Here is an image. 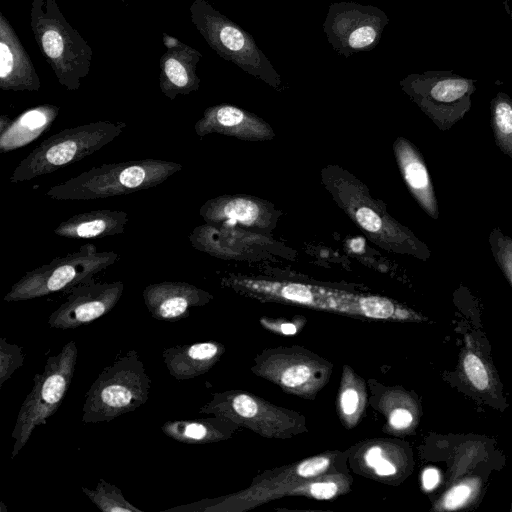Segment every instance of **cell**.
I'll use <instances>...</instances> for the list:
<instances>
[{"label":"cell","mask_w":512,"mask_h":512,"mask_svg":"<svg viewBox=\"0 0 512 512\" xmlns=\"http://www.w3.org/2000/svg\"><path fill=\"white\" fill-rule=\"evenodd\" d=\"M180 163L142 159L106 163L52 186L46 196L55 200H94L154 188L181 171Z\"/></svg>","instance_id":"obj_1"},{"label":"cell","mask_w":512,"mask_h":512,"mask_svg":"<svg viewBox=\"0 0 512 512\" xmlns=\"http://www.w3.org/2000/svg\"><path fill=\"white\" fill-rule=\"evenodd\" d=\"M30 26L35 41L58 82L76 91L90 72L93 52L87 41L66 20L57 0H33Z\"/></svg>","instance_id":"obj_2"},{"label":"cell","mask_w":512,"mask_h":512,"mask_svg":"<svg viewBox=\"0 0 512 512\" xmlns=\"http://www.w3.org/2000/svg\"><path fill=\"white\" fill-rule=\"evenodd\" d=\"M151 379L136 350L106 366L85 394L82 423L110 422L144 405Z\"/></svg>","instance_id":"obj_3"},{"label":"cell","mask_w":512,"mask_h":512,"mask_svg":"<svg viewBox=\"0 0 512 512\" xmlns=\"http://www.w3.org/2000/svg\"><path fill=\"white\" fill-rule=\"evenodd\" d=\"M126 126L121 121H97L61 130L21 160L9 182H26L80 161L114 141Z\"/></svg>","instance_id":"obj_4"},{"label":"cell","mask_w":512,"mask_h":512,"mask_svg":"<svg viewBox=\"0 0 512 512\" xmlns=\"http://www.w3.org/2000/svg\"><path fill=\"white\" fill-rule=\"evenodd\" d=\"M189 10L197 31L218 56L274 88L281 85V77L270 60L241 26L206 0H193Z\"/></svg>","instance_id":"obj_5"},{"label":"cell","mask_w":512,"mask_h":512,"mask_svg":"<svg viewBox=\"0 0 512 512\" xmlns=\"http://www.w3.org/2000/svg\"><path fill=\"white\" fill-rule=\"evenodd\" d=\"M78 350L74 340L46 359L42 373L35 374L33 386L18 412L11 437L15 458L29 441L37 426L46 424L62 404L71 385L77 363Z\"/></svg>","instance_id":"obj_6"},{"label":"cell","mask_w":512,"mask_h":512,"mask_svg":"<svg viewBox=\"0 0 512 512\" xmlns=\"http://www.w3.org/2000/svg\"><path fill=\"white\" fill-rule=\"evenodd\" d=\"M118 259L119 255L114 251H98L95 245L84 244L77 251L27 271L12 285L4 301L32 300L56 292H66L93 279Z\"/></svg>","instance_id":"obj_7"},{"label":"cell","mask_w":512,"mask_h":512,"mask_svg":"<svg viewBox=\"0 0 512 512\" xmlns=\"http://www.w3.org/2000/svg\"><path fill=\"white\" fill-rule=\"evenodd\" d=\"M476 80L453 71L412 73L400 85L442 131L464 118L472 107Z\"/></svg>","instance_id":"obj_8"},{"label":"cell","mask_w":512,"mask_h":512,"mask_svg":"<svg viewBox=\"0 0 512 512\" xmlns=\"http://www.w3.org/2000/svg\"><path fill=\"white\" fill-rule=\"evenodd\" d=\"M388 22L378 7L341 1L330 4L323 29L332 48L347 58L374 49Z\"/></svg>","instance_id":"obj_9"},{"label":"cell","mask_w":512,"mask_h":512,"mask_svg":"<svg viewBox=\"0 0 512 512\" xmlns=\"http://www.w3.org/2000/svg\"><path fill=\"white\" fill-rule=\"evenodd\" d=\"M124 291L122 281L97 282L93 279L66 291V300L48 317L55 329H75L108 314Z\"/></svg>","instance_id":"obj_10"},{"label":"cell","mask_w":512,"mask_h":512,"mask_svg":"<svg viewBox=\"0 0 512 512\" xmlns=\"http://www.w3.org/2000/svg\"><path fill=\"white\" fill-rule=\"evenodd\" d=\"M142 296L150 315L167 322L187 318L191 308L202 306L211 298L206 291L183 281L149 284L144 288Z\"/></svg>","instance_id":"obj_11"},{"label":"cell","mask_w":512,"mask_h":512,"mask_svg":"<svg viewBox=\"0 0 512 512\" xmlns=\"http://www.w3.org/2000/svg\"><path fill=\"white\" fill-rule=\"evenodd\" d=\"M0 88L37 92L40 78L8 19L0 12Z\"/></svg>","instance_id":"obj_12"},{"label":"cell","mask_w":512,"mask_h":512,"mask_svg":"<svg viewBox=\"0 0 512 512\" xmlns=\"http://www.w3.org/2000/svg\"><path fill=\"white\" fill-rule=\"evenodd\" d=\"M202 54L195 48L181 42L178 46L166 49L160 58L159 87L170 100L178 95L197 91L200 78L196 68Z\"/></svg>","instance_id":"obj_13"},{"label":"cell","mask_w":512,"mask_h":512,"mask_svg":"<svg viewBox=\"0 0 512 512\" xmlns=\"http://www.w3.org/2000/svg\"><path fill=\"white\" fill-rule=\"evenodd\" d=\"M59 114V107L42 104L29 108L14 119L0 116V152L8 153L39 138L47 131Z\"/></svg>","instance_id":"obj_14"},{"label":"cell","mask_w":512,"mask_h":512,"mask_svg":"<svg viewBox=\"0 0 512 512\" xmlns=\"http://www.w3.org/2000/svg\"><path fill=\"white\" fill-rule=\"evenodd\" d=\"M267 128L255 115L229 104L206 108L203 116L194 125L198 136L219 133L239 138L267 135Z\"/></svg>","instance_id":"obj_15"},{"label":"cell","mask_w":512,"mask_h":512,"mask_svg":"<svg viewBox=\"0 0 512 512\" xmlns=\"http://www.w3.org/2000/svg\"><path fill=\"white\" fill-rule=\"evenodd\" d=\"M396 158L403 178L422 209L433 219H438L439 208L431 177L418 150L406 139L395 143Z\"/></svg>","instance_id":"obj_16"},{"label":"cell","mask_w":512,"mask_h":512,"mask_svg":"<svg viewBox=\"0 0 512 512\" xmlns=\"http://www.w3.org/2000/svg\"><path fill=\"white\" fill-rule=\"evenodd\" d=\"M128 213L121 210L101 209L73 215L55 229L57 236L70 239H93L123 233Z\"/></svg>","instance_id":"obj_17"},{"label":"cell","mask_w":512,"mask_h":512,"mask_svg":"<svg viewBox=\"0 0 512 512\" xmlns=\"http://www.w3.org/2000/svg\"><path fill=\"white\" fill-rule=\"evenodd\" d=\"M222 347L215 342H196L166 348L163 362L169 374L177 380H188L205 373L221 354Z\"/></svg>","instance_id":"obj_18"},{"label":"cell","mask_w":512,"mask_h":512,"mask_svg":"<svg viewBox=\"0 0 512 512\" xmlns=\"http://www.w3.org/2000/svg\"><path fill=\"white\" fill-rule=\"evenodd\" d=\"M200 216L209 224L252 226L261 218L259 205L245 197L220 196L205 202L199 210Z\"/></svg>","instance_id":"obj_19"},{"label":"cell","mask_w":512,"mask_h":512,"mask_svg":"<svg viewBox=\"0 0 512 512\" xmlns=\"http://www.w3.org/2000/svg\"><path fill=\"white\" fill-rule=\"evenodd\" d=\"M169 438L184 444H200L217 439L221 433L214 423L204 419L171 420L161 426Z\"/></svg>","instance_id":"obj_20"},{"label":"cell","mask_w":512,"mask_h":512,"mask_svg":"<svg viewBox=\"0 0 512 512\" xmlns=\"http://www.w3.org/2000/svg\"><path fill=\"white\" fill-rule=\"evenodd\" d=\"M491 128L498 148L512 159V99L498 92L490 102Z\"/></svg>","instance_id":"obj_21"},{"label":"cell","mask_w":512,"mask_h":512,"mask_svg":"<svg viewBox=\"0 0 512 512\" xmlns=\"http://www.w3.org/2000/svg\"><path fill=\"white\" fill-rule=\"evenodd\" d=\"M82 491L103 512H143L125 499L120 488L104 479H99L95 488L82 487Z\"/></svg>","instance_id":"obj_22"},{"label":"cell","mask_w":512,"mask_h":512,"mask_svg":"<svg viewBox=\"0 0 512 512\" xmlns=\"http://www.w3.org/2000/svg\"><path fill=\"white\" fill-rule=\"evenodd\" d=\"M488 243L493 258L512 287V238L494 227L489 236Z\"/></svg>","instance_id":"obj_23"},{"label":"cell","mask_w":512,"mask_h":512,"mask_svg":"<svg viewBox=\"0 0 512 512\" xmlns=\"http://www.w3.org/2000/svg\"><path fill=\"white\" fill-rule=\"evenodd\" d=\"M25 354L20 346L0 338V388L10 379L13 373L23 366Z\"/></svg>","instance_id":"obj_24"},{"label":"cell","mask_w":512,"mask_h":512,"mask_svg":"<svg viewBox=\"0 0 512 512\" xmlns=\"http://www.w3.org/2000/svg\"><path fill=\"white\" fill-rule=\"evenodd\" d=\"M464 371L470 382L479 390H485L489 386V376L481 359L468 353L463 360Z\"/></svg>","instance_id":"obj_25"},{"label":"cell","mask_w":512,"mask_h":512,"mask_svg":"<svg viewBox=\"0 0 512 512\" xmlns=\"http://www.w3.org/2000/svg\"><path fill=\"white\" fill-rule=\"evenodd\" d=\"M360 305L366 315L377 318L389 317L394 310L390 301L377 297L363 298Z\"/></svg>","instance_id":"obj_26"},{"label":"cell","mask_w":512,"mask_h":512,"mask_svg":"<svg viewBox=\"0 0 512 512\" xmlns=\"http://www.w3.org/2000/svg\"><path fill=\"white\" fill-rule=\"evenodd\" d=\"M474 487L467 483H461L447 492L443 499L445 509H456L466 503L473 493Z\"/></svg>","instance_id":"obj_27"},{"label":"cell","mask_w":512,"mask_h":512,"mask_svg":"<svg viewBox=\"0 0 512 512\" xmlns=\"http://www.w3.org/2000/svg\"><path fill=\"white\" fill-rule=\"evenodd\" d=\"M281 295L295 302L312 303L314 294L309 286L301 284H287L281 288Z\"/></svg>","instance_id":"obj_28"},{"label":"cell","mask_w":512,"mask_h":512,"mask_svg":"<svg viewBox=\"0 0 512 512\" xmlns=\"http://www.w3.org/2000/svg\"><path fill=\"white\" fill-rule=\"evenodd\" d=\"M311 376L310 369L305 365L289 367L282 373L281 381L285 386L296 387L304 384Z\"/></svg>","instance_id":"obj_29"},{"label":"cell","mask_w":512,"mask_h":512,"mask_svg":"<svg viewBox=\"0 0 512 512\" xmlns=\"http://www.w3.org/2000/svg\"><path fill=\"white\" fill-rule=\"evenodd\" d=\"M231 409L241 417H252L256 414L258 407L255 400L246 395L238 394L231 399Z\"/></svg>","instance_id":"obj_30"},{"label":"cell","mask_w":512,"mask_h":512,"mask_svg":"<svg viewBox=\"0 0 512 512\" xmlns=\"http://www.w3.org/2000/svg\"><path fill=\"white\" fill-rule=\"evenodd\" d=\"M356 220L359 225L369 232H378L382 227L380 216L368 207H361L356 211Z\"/></svg>","instance_id":"obj_31"},{"label":"cell","mask_w":512,"mask_h":512,"mask_svg":"<svg viewBox=\"0 0 512 512\" xmlns=\"http://www.w3.org/2000/svg\"><path fill=\"white\" fill-rule=\"evenodd\" d=\"M329 459L326 457H314L302 462L297 469V473L302 477H313L327 469Z\"/></svg>","instance_id":"obj_32"},{"label":"cell","mask_w":512,"mask_h":512,"mask_svg":"<svg viewBox=\"0 0 512 512\" xmlns=\"http://www.w3.org/2000/svg\"><path fill=\"white\" fill-rule=\"evenodd\" d=\"M310 492L317 499H330L336 494L337 485L333 482L313 483Z\"/></svg>","instance_id":"obj_33"},{"label":"cell","mask_w":512,"mask_h":512,"mask_svg":"<svg viewBox=\"0 0 512 512\" xmlns=\"http://www.w3.org/2000/svg\"><path fill=\"white\" fill-rule=\"evenodd\" d=\"M358 394L353 389L345 390L341 396V406L345 414H353L358 407Z\"/></svg>","instance_id":"obj_34"},{"label":"cell","mask_w":512,"mask_h":512,"mask_svg":"<svg viewBox=\"0 0 512 512\" xmlns=\"http://www.w3.org/2000/svg\"><path fill=\"white\" fill-rule=\"evenodd\" d=\"M412 422V415L406 409H396L390 415V423L394 428L402 429Z\"/></svg>","instance_id":"obj_35"},{"label":"cell","mask_w":512,"mask_h":512,"mask_svg":"<svg viewBox=\"0 0 512 512\" xmlns=\"http://www.w3.org/2000/svg\"><path fill=\"white\" fill-rule=\"evenodd\" d=\"M423 486L426 490L433 489L439 482V473L434 468H428L422 475Z\"/></svg>","instance_id":"obj_36"},{"label":"cell","mask_w":512,"mask_h":512,"mask_svg":"<svg viewBox=\"0 0 512 512\" xmlns=\"http://www.w3.org/2000/svg\"><path fill=\"white\" fill-rule=\"evenodd\" d=\"M374 469L379 475H392L395 473V467L387 460L380 459L379 462L374 466Z\"/></svg>","instance_id":"obj_37"},{"label":"cell","mask_w":512,"mask_h":512,"mask_svg":"<svg viewBox=\"0 0 512 512\" xmlns=\"http://www.w3.org/2000/svg\"><path fill=\"white\" fill-rule=\"evenodd\" d=\"M381 458H382V450L380 447L370 448L365 455L366 463L370 467H373V468L379 462V460Z\"/></svg>","instance_id":"obj_38"},{"label":"cell","mask_w":512,"mask_h":512,"mask_svg":"<svg viewBox=\"0 0 512 512\" xmlns=\"http://www.w3.org/2000/svg\"><path fill=\"white\" fill-rule=\"evenodd\" d=\"M162 41L166 49L176 47L181 43L179 39L169 35L166 32L162 34Z\"/></svg>","instance_id":"obj_39"},{"label":"cell","mask_w":512,"mask_h":512,"mask_svg":"<svg viewBox=\"0 0 512 512\" xmlns=\"http://www.w3.org/2000/svg\"><path fill=\"white\" fill-rule=\"evenodd\" d=\"M281 331L286 335H292L296 333V326L291 323L282 324Z\"/></svg>","instance_id":"obj_40"},{"label":"cell","mask_w":512,"mask_h":512,"mask_svg":"<svg viewBox=\"0 0 512 512\" xmlns=\"http://www.w3.org/2000/svg\"><path fill=\"white\" fill-rule=\"evenodd\" d=\"M510 18H511V23H512V12H511V14H510Z\"/></svg>","instance_id":"obj_41"},{"label":"cell","mask_w":512,"mask_h":512,"mask_svg":"<svg viewBox=\"0 0 512 512\" xmlns=\"http://www.w3.org/2000/svg\"><path fill=\"white\" fill-rule=\"evenodd\" d=\"M121 1H122V2H125V1H127V0H121Z\"/></svg>","instance_id":"obj_42"},{"label":"cell","mask_w":512,"mask_h":512,"mask_svg":"<svg viewBox=\"0 0 512 512\" xmlns=\"http://www.w3.org/2000/svg\"><path fill=\"white\" fill-rule=\"evenodd\" d=\"M504 1H512V0H504Z\"/></svg>","instance_id":"obj_43"}]
</instances>
